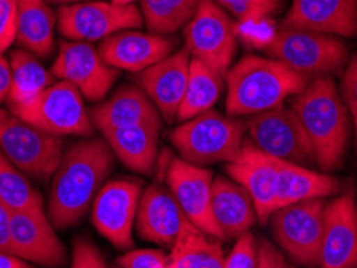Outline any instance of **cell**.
Instances as JSON below:
<instances>
[{
	"label": "cell",
	"mask_w": 357,
	"mask_h": 268,
	"mask_svg": "<svg viewBox=\"0 0 357 268\" xmlns=\"http://www.w3.org/2000/svg\"><path fill=\"white\" fill-rule=\"evenodd\" d=\"M166 178L169 190L185 217L204 233L224 239L222 231L214 222L211 209L213 172L206 167L190 164L182 157H177L169 164Z\"/></svg>",
	"instance_id": "14"
},
{
	"label": "cell",
	"mask_w": 357,
	"mask_h": 268,
	"mask_svg": "<svg viewBox=\"0 0 357 268\" xmlns=\"http://www.w3.org/2000/svg\"><path fill=\"white\" fill-rule=\"evenodd\" d=\"M50 72L75 86L89 102H103L119 77V71L103 60L98 49L91 42L79 40L60 42Z\"/></svg>",
	"instance_id": "13"
},
{
	"label": "cell",
	"mask_w": 357,
	"mask_h": 268,
	"mask_svg": "<svg viewBox=\"0 0 357 268\" xmlns=\"http://www.w3.org/2000/svg\"><path fill=\"white\" fill-rule=\"evenodd\" d=\"M142 183L135 178L109 180L93 199L91 219L96 230L114 248H134L132 230L142 196Z\"/></svg>",
	"instance_id": "12"
},
{
	"label": "cell",
	"mask_w": 357,
	"mask_h": 268,
	"mask_svg": "<svg viewBox=\"0 0 357 268\" xmlns=\"http://www.w3.org/2000/svg\"><path fill=\"white\" fill-rule=\"evenodd\" d=\"M91 119L100 132L129 125L162 124L160 111L139 86L119 87L92 109Z\"/></svg>",
	"instance_id": "22"
},
{
	"label": "cell",
	"mask_w": 357,
	"mask_h": 268,
	"mask_svg": "<svg viewBox=\"0 0 357 268\" xmlns=\"http://www.w3.org/2000/svg\"><path fill=\"white\" fill-rule=\"evenodd\" d=\"M123 268H172L169 255L158 249H134L118 259Z\"/></svg>",
	"instance_id": "35"
},
{
	"label": "cell",
	"mask_w": 357,
	"mask_h": 268,
	"mask_svg": "<svg viewBox=\"0 0 357 268\" xmlns=\"http://www.w3.org/2000/svg\"><path fill=\"white\" fill-rule=\"evenodd\" d=\"M266 52L311 81L341 74L349 63L348 47L340 38L285 26Z\"/></svg>",
	"instance_id": "5"
},
{
	"label": "cell",
	"mask_w": 357,
	"mask_h": 268,
	"mask_svg": "<svg viewBox=\"0 0 357 268\" xmlns=\"http://www.w3.org/2000/svg\"><path fill=\"white\" fill-rule=\"evenodd\" d=\"M258 268H296L271 241L261 239L258 249Z\"/></svg>",
	"instance_id": "39"
},
{
	"label": "cell",
	"mask_w": 357,
	"mask_h": 268,
	"mask_svg": "<svg viewBox=\"0 0 357 268\" xmlns=\"http://www.w3.org/2000/svg\"><path fill=\"white\" fill-rule=\"evenodd\" d=\"M309 82L311 79L272 56H243L225 74L227 114L251 118L283 107L285 100L299 95Z\"/></svg>",
	"instance_id": "3"
},
{
	"label": "cell",
	"mask_w": 357,
	"mask_h": 268,
	"mask_svg": "<svg viewBox=\"0 0 357 268\" xmlns=\"http://www.w3.org/2000/svg\"><path fill=\"white\" fill-rule=\"evenodd\" d=\"M10 88H12V68H10V61L5 60L0 54V103L7 102Z\"/></svg>",
	"instance_id": "41"
},
{
	"label": "cell",
	"mask_w": 357,
	"mask_h": 268,
	"mask_svg": "<svg viewBox=\"0 0 357 268\" xmlns=\"http://www.w3.org/2000/svg\"><path fill=\"white\" fill-rule=\"evenodd\" d=\"M282 26L335 38H356L357 0H293Z\"/></svg>",
	"instance_id": "21"
},
{
	"label": "cell",
	"mask_w": 357,
	"mask_h": 268,
	"mask_svg": "<svg viewBox=\"0 0 357 268\" xmlns=\"http://www.w3.org/2000/svg\"><path fill=\"white\" fill-rule=\"evenodd\" d=\"M49 3L55 5H73V3H82V2H93V0H47Z\"/></svg>",
	"instance_id": "43"
},
{
	"label": "cell",
	"mask_w": 357,
	"mask_h": 268,
	"mask_svg": "<svg viewBox=\"0 0 357 268\" xmlns=\"http://www.w3.org/2000/svg\"><path fill=\"white\" fill-rule=\"evenodd\" d=\"M185 219L171 190L153 183L142 191L134 228L146 243L172 248Z\"/></svg>",
	"instance_id": "20"
},
{
	"label": "cell",
	"mask_w": 357,
	"mask_h": 268,
	"mask_svg": "<svg viewBox=\"0 0 357 268\" xmlns=\"http://www.w3.org/2000/svg\"><path fill=\"white\" fill-rule=\"evenodd\" d=\"M341 98L348 108L351 124L354 127L356 146H357V56L351 58L348 66L344 68L341 74V86H340Z\"/></svg>",
	"instance_id": "36"
},
{
	"label": "cell",
	"mask_w": 357,
	"mask_h": 268,
	"mask_svg": "<svg viewBox=\"0 0 357 268\" xmlns=\"http://www.w3.org/2000/svg\"><path fill=\"white\" fill-rule=\"evenodd\" d=\"M192 56L187 50H176L156 65L137 74L139 87L146 93L166 123H174L181 108L190 72Z\"/></svg>",
	"instance_id": "18"
},
{
	"label": "cell",
	"mask_w": 357,
	"mask_h": 268,
	"mask_svg": "<svg viewBox=\"0 0 357 268\" xmlns=\"http://www.w3.org/2000/svg\"><path fill=\"white\" fill-rule=\"evenodd\" d=\"M356 268H357V265H356Z\"/></svg>",
	"instance_id": "46"
},
{
	"label": "cell",
	"mask_w": 357,
	"mask_h": 268,
	"mask_svg": "<svg viewBox=\"0 0 357 268\" xmlns=\"http://www.w3.org/2000/svg\"><path fill=\"white\" fill-rule=\"evenodd\" d=\"M161 124H140L100 132L113 155L137 173H150L158 159Z\"/></svg>",
	"instance_id": "25"
},
{
	"label": "cell",
	"mask_w": 357,
	"mask_h": 268,
	"mask_svg": "<svg viewBox=\"0 0 357 268\" xmlns=\"http://www.w3.org/2000/svg\"><path fill=\"white\" fill-rule=\"evenodd\" d=\"M56 21L47 0H18V45L36 56L47 58L54 50Z\"/></svg>",
	"instance_id": "26"
},
{
	"label": "cell",
	"mask_w": 357,
	"mask_h": 268,
	"mask_svg": "<svg viewBox=\"0 0 357 268\" xmlns=\"http://www.w3.org/2000/svg\"><path fill=\"white\" fill-rule=\"evenodd\" d=\"M357 204L353 191L343 193L325 206L319 268H356Z\"/></svg>",
	"instance_id": "16"
},
{
	"label": "cell",
	"mask_w": 357,
	"mask_h": 268,
	"mask_svg": "<svg viewBox=\"0 0 357 268\" xmlns=\"http://www.w3.org/2000/svg\"><path fill=\"white\" fill-rule=\"evenodd\" d=\"M225 77L213 71L204 63L192 58L188 82L176 120L183 123L214 108L224 92Z\"/></svg>",
	"instance_id": "28"
},
{
	"label": "cell",
	"mask_w": 357,
	"mask_h": 268,
	"mask_svg": "<svg viewBox=\"0 0 357 268\" xmlns=\"http://www.w3.org/2000/svg\"><path fill=\"white\" fill-rule=\"evenodd\" d=\"M12 68V88H10L8 108L28 103L55 84V77L42 66L38 56L24 49H17L10 55Z\"/></svg>",
	"instance_id": "29"
},
{
	"label": "cell",
	"mask_w": 357,
	"mask_h": 268,
	"mask_svg": "<svg viewBox=\"0 0 357 268\" xmlns=\"http://www.w3.org/2000/svg\"><path fill=\"white\" fill-rule=\"evenodd\" d=\"M237 21L272 18L285 5V0H213Z\"/></svg>",
	"instance_id": "32"
},
{
	"label": "cell",
	"mask_w": 357,
	"mask_h": 268,
	"mask_svg": "<svg viewBox=\"0 0 357 268\" xmlns=\"http://www.w3.org/2000/svg\"><path fill=\"white\" fill-rule=\"evenodd\" d=\"M113 169V151L105 139L77 141L65 151L52 177L49 219L55 228L82 220Z\"/></svg>",
	"instance_id": "1"
},
{
	"label": "cell",
	"mask_w": 357,
	"mask_h": 268,
	"mask_svg": "<svg viewBox=\"0 0 357 268\" xmlns=\"http://www.w3.org/2000/svg\"><path fill=\"white\" fill-rule=\"evenodd\" d=\"M0 268H33L29 262H26L13 254L0 252Z\"/></svg>",
	"instance_id": "42"
},
{
	"label": "cell",
	"mask_w": 357,
	"mask_h": 268,
	"mask_svg": "<svg viewBox=\"0 0 357 268\" xmlns=\"http://www.w3.org/2000/svg\"><path fill=\"white\" fill-rule=\"evenodd\" d=\"M211 209L214 222L222 231L224 239H237L238 236L253 228L258 220L253 199L232 178H214Z\"/></svg>",
	"instance_id": "23"
},
{
	"label": "cell",
	"mask_w": 357,
	"mask_h": 268,
	"mask_svg": "<svg viewBox=\"0 0 357 268\" xmlns=\"http://www.w3.org/2000/svg\"><path fill=\"white\" fill-rule=\"evenodd\" d=\"M109 2H113V3H116V5H135L134 2L135 0H109Z\"/></svg>",
	"instance_id": "44"
},
{
	"label": "cell",
	"mask_w": 357,
	"mask_h": 268,
	"mask_svg": "<svg viewBox=\"0 0 357 268\" xmlns=\"http://www.w3.org/2000/svg\"><path fill=\"white\" fill-rule=\"evenodd\" d=\"M325 206V199H309L277 209L269 217L278 248L298 265L320 267Z\"/></svg>",
	"instance_id": "9"
},
{
	"label": "cell",
	"mask_w": 357,
	"mask_h": 268,
	"mask_svg": "<svg viewBox=\"0 0 357 268\" xmlns=\"http://www.w3.org/2000/svg\"><path fill=\"white\" fill-rule=\"evenodd\" d=\"M13 255L29 264L60 268L66 264V248L55 233L44 209L12 212Z\"/></svg>",
	"instance_id": "15"
},
{
	"label": "cell",
	"mask_w": 357,
	"mask_h": 268,
	"mask_svg": "<svg viewBox=\"0 0 357 268\" xmlns=\"http://www.w3.org/2000/svg\"><path fill=\"white\" fill-rule=\"evenodd\" d=\"M172 268H224V249L219 239L204 233L185 219L171 248Z\"/></svg>",
	"instance_id": "27"
},
{
	"label": "cell",
	"mask_w": 357,
	"mask_h": 268,
	"mask_svg": "<svg viewBox=\"0 0 357 268\" xmlns=\"http://www.w3.org/2000/svg\"><path fill=\"white\" fill-rule=\"evenodd\" d=\"M71 268H108L98 248L86 238H79L73 244Z\"/></svg>",
	"instance_id": "38"
},
{
	"label": "cell",
	"mask_w": 357,
	"mask_h": 268,
	"mask_svg": "<svg viewBox=\"0 0 357 268\" xmlns=\"http://www.w3.org/2000/svg\"><path fill=\"white\" fill-rule=\"evenodd\" d=\"M18 0H0V54L17 40Z\"/></svg>",
	"instance_id": "37"
},
{
	"label": "cell",
	"mask_w": 357,
	"mask_h": 268,
	"mask_svg": "<svg viewBox=\"0 0 357 268\" xmlns=\"http://www.w3.org/2000/svg\"><path fill=\"white\" fill-rule=\"evenodd\" d=\"M290 108L307 136L317 166L324 172L337 171L348 151L353 124L333 77L312 79Z\"/></svg>",
	"instance_id": "2"
},
{
	"label": "cell",
	"mask_w": 357,
	"mask_h": 268,
	"mask_svg": "<svg viewBox=\"0 0 357 268\" xmlns=\"http://www.w3.org/2000/svg\"><path fill=\"white\" fill-rule=\"evenodd\" d=\"M183 45L192 58L225 77L238 49L234 19L213 0H199L195 17L183 28Z\"/></svg>",
	"instance_id": "8"
},
{
	"label": "cell",
	"mask_w": 357,
	"mask_h": 268,
	"mask_svg": "<svg viewBox=\"0 0 357 268\" xmlns=\"http://www.w3.org/2000/svg\"><path fill=\"white\" fill-rule=\"evenodd\" d=\"M10 222H12V211H10L2 201H0V252L13 254Z\"/></svg>",
	"instance_id": "40"
},
{
	"label": "cell",
	"mask_w": 357,
	"mask_h": 268,
	"mask_svg": "<svg viewBox=\"0 0 357 268\" xmlns=\"http://www.w3.org/2000/svg\"><path fill=\"white\" fill-rule=\"evenodd\" d=\"M225 172L248 191L259 222H269V217L275 212V157L262 153L251 141H245L238 155L227 162Z\"/></svg>",
	"instance_id": "17"
},
{
	"label": "cell",
	"mask_w": 357,
	"mask_h": 268,
	"mask_svg": "<svg viewBox=\"0 0 357 268\" xmlns=\"http://www.w3.org/2000/svg\"><path fill=\"white\" fill-rule=\"evenodd\" d=\"M56 28L68 40L96 42L126 29L144 24L137 5H116L109 0H93L61 5L56 13Z\"/></svg>",
	"instance_id": "10"
},
{
	"label": "cell",
	"mask_w": 357,
	"mask_h": 268,
	"mask_svg": "<svg viewBox=\"0 0 357 268\" xmlns=\"http://www.w3.org/2000/svg\"><path fill=\"white\" fill-rule=\"evenodd\" d=\"M0 201L12 212L44 209L40 193L34 190L28 177L2 153H0Z\"/></svg>",
	"instance_id": "31"
},
{
	"label": "cell",
	"mask_w": 357,
	"mask_h": 268,
	"mask_svg": "<svg viewBox=\"0 0 357 268\" xmlns=\"http://www.w3.org/2000/svg\"><path fill=\"white\" fill-rule=\"evenodd\" d=\"M113 268H123V267H119V265H116V267H113Z\"/></svg>",
	"instance_id": "45"
},
{
	"label": "cell",
	"mask_w": 357,
	"mask_h": 268,
	"mask_svg": "<svg viewBox=\"0 0 357 268\" xmlns=\"http://www.w3.org/2000/svg\"><path fill=\"white\" fill-rule=\"evenodd\" d=\"M15 116L55 136H91L96 130L84 97L70 82L59 81L38 97L20 107L8 108Z\"/></svg>",
	"instance_id": "7"
},
{
	"label": "cell",
	"mask_w": 357,
	"mask_h": 268,
	"mask_svg": "<svg viewBox=\"0 0 357 268\" xmlns=\"http://www.w3.org/2000/svg\"><path fill=\"white\" fill-rule=\"evenodd\" d=\"M259 243L251 231H246L235 241L230 254L225 257L224 268H258Z\"/></svg>",
	"instance_id": "34"
},
{
	"label": "cell",
	"mask_w": 357,
	"mask_h": 268,
	"mask_svg": "<svg viewBox=\"0 0 357 268\" xmlns=\"http://www.w3.org/2000/svg\"><path fill=\"white\" fill-rule=\"evenodd\" d=\"M277 28L272 18H255L235 23L237 39L250 49H267L277 36Z\"/></svg>",
	"instance_id": "33"
},
{
	"label": "cell",
	"mask_w": 357,
	"mask_h": 268,
	"mask_svg": "<svg viewBox=\"0 0 357 268\" xmlns=\"http://www.w3.org/2000/svg\"><path fill=\"white\" fill-rule=\"evenodd\" d=\"M0 153L26 175L47 182L54 177L65 151L60 136L0 108Z\"/></svg>",
	"instance_id": "6"
},
{
	"label": "cell",
	"mask_w": 357,
	"mask_h": 268,
	"mask_svg": "<svg viewBox=\"0 0 357 268\" xmlns=\"http://www.w3.org/2000/svg\"><path fill=\"white\" fill-rule=\"evenodd\" d=\"M198 5L199 0H140V12L150 33L171 36L185 28Z\"/></svg>",
	"instance_id": "30"
},
{
	"label": "cell",
	"mask_w": 357,
	"mask_h": 268,
	"mask_svg": "<svg viewBox=\"0 0 357 268\" xmlns=\"http://www.w3.org/2000/svg\"><path fill=\"white\" fill-rule=\"evenodd\" d=\"M176 42L153 33L126 29L109 36L98 47L100 55L118 71L142 72L174 52Z\"/></svg>",
	"instance_id": "19"
},
{
	"label": "cell",
	"mask_w": 357,
	"mask_h": 268,
	"mask_svg": "<svg viewBox=\"0 0 357 268\" xmlns=\"http://www.w3.org/2000/svg\"><path fill=\"white\" fill-rule=\"evenodd\" d=\"M250 141L262 153L299 166L317 164L309 140L291 108L278 107L246 120Z\"/></svg>",
	"instance_id": "11"
},
{
	"label": "cell",
	"mask_w": 357,
	"mask_h": 268,
	"mask_svg": "<svg viewBox=\"0 0 357 268\" xmlns=\"http://www.w3.org/2000/svg\"><path fill=\"white\" fill-rule=\"evenodd\" d=\"M275 211L309 199H325L340 191V180L328 173L280 159H275Z\"/></svg>",
	"instance_id": "24"
},
{
	"label": "cell",
	"mask_w": 357,
	"mask_h": 268,
	"mask_svg": "<svg viewBox=\"0 0 357 268\" xmlns=\"http://www.w3.org/2000/svg\"><path fill=\"white\" fill-rule=\"evenodd\" d=\"M245 124L216 109L183 120L171 132V143L183 161L199 167L230 162L245 143Z\"/></svg>",
	"instance_id": "4"
}]
</instances>
